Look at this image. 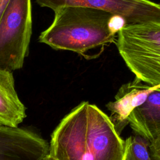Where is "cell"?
<instances>
[{"mask_svg":"<svg viewBox=\"0 0 160 160\" xmlns=\"http://www.w3.org/2000/svg\"><path fill=\"white\" fill-rule=\"evenodd\" d=\"M124 140L94 104L82 101L51 134L49 154L58 160H123Z\"/></svg>","mask_w":160,"mask_h":160,"instance_id":"obj_1","label":"cell"},{"mask_svg":"<svg viewBox=\"0 0 160 160\" xmlns=\"http://www.w3.org/2000/svg\"><path fill=\"white\" fill-rule=\"evenodd\" d=\"M51 24L39 41L56 50H67L82 56L115 41L116 16L108 11L83 6H64L55 11Z\"/></svg>","mask_w":160,"mask_h":160,"instance_id":"obj_2","label":"cell"},{"mask_svg":"<svg viewBox=\"0 0 160 160\" xmlns=\"http://www.w3.org/2000/svg\"><path fill=\"white\" fill-rule=\"evenodd\" d=\"M116 43L135 78L160 88V22L125 25L118 32Z\"/></svg>","mask_w":160,"mask_h":160,"instance_id":"obj_3","label":"cell"},{"mask_svg":"<svg viewBox=\"0 0 160 160\" xmlns=\"http://www.w3.org/2000/svg\"><path fill=\"white\" fill-rule=\"evenodd\" d=\"M31 34V0H11L0 20V70L22 68Z\"/></svg>","mask_w":160,"mask_h":160,"instance_id":"obj_4","label":"cell"},{"mask_svg":"<svg viewBox=\"0 0 160 160\" xmlns=\"http://www.w3.org/2000/svg\"><path fill=\"white\" fill-rule=\"evenodd\" d=\"M53 11L64 6L99 9L121 17L126 25L160 22V4L150 0H35Z\"/></svg>","mask_w":160,"mask_h":160,"instance_id":"obj_5","label":"cell"},{"mask_svg":"<svg viewBox=\"0 0 160 160\" xmlns=\"http://www.w3.org/2000/svg\"><path fill=\"white\" fill-rule=\"evenodd\" d=\"M49 149L47 141L31 131L0 127V160H42Z\"/></svg>","mask_w":160,"mask_h":160,"instance_id":"obj_6","label":"cell"},{"mask_svg":"<svg viewBox=\"0 0 160 160\" xmlns=\"http://www.w3.org/2000/svg\"><path fill=\"white\" fill-rule=\"evenodd\" d=\"M154 88L135 78L132 82L122 85L115 96V100L106 104L111 112L109 118L119 135L128 124V116L136 108L144 102Z\"/></svg>","mask_w":160,"mask_h":160,"instance_id":"obj_7","label":"cell"},{"mask_svg":"<svg viewBox=\"0 0 160 160\" xmlns=\"http://www.w3.org/2000/svg\"><path fill=\"white\" fill-rule=\"evenodd\" d=\"M127 122L150 144L160 138V88L152 89L144 102L130 114Z\"/></svg>","mask_w":160,"mask_h":160,"instance_id":"obj_8","label":"cell"},{"mask_svg":"<svg viewBox=\"0 0 160 160\" xmlns=\"http://www.w3.org/2000/svg\"><path fill=\"white\" fill-rule=\"evenodd\" d=\"M26 116V108L16 92L12 72L0 70V127L18 128Z\"/></svg>","mask_w":160,"mask_h":160,"instance_id":"obj_9","label":"cell"},{"mask_svg":"<svg viewBox=\"0 0 160 160\" xmlns=\"http://www.w3.org/2000/svg\"><path fill=\"white\" fill-rule=\"evenodd\" d=\"M150 143L136 134L124 140L123 160H152L148 149Z\"/></svg>","mask_w":160,"mask_h":160,"instance_id":"obj_10","label":"cell"},{"mask_svg":"<svg viewBox=\"0 0 160 160\" xmlns=\"http://www.w3.org/2000/svg\"><path fill=\"white\" fill-rule=\"evenodd\" d=\"M149 150L152 160H160V138L149 144Z\"/></svg>","mask_w":160,"mask_h":160,"instance_id":"obj_11","label":"cell"},{"mask_svg":"<svg viewBox=\"0 0 160 160\" xmlns=\"http://www.w3.org/2000/svg\"><path fill=\"white\" fill-rule=\"evenodd\" d=\"M11 0H0V20Z\"/></svg>","mask_w":160,"mask_h":160,"instance_id":"obj_12","label":"cell"},{"mask_svg":"<svg viewBox=\"0 0 160 160\" xmlns=\"http://www.w3.org/2000/svg\"><path fill=\"white\" fill-rule=\"evenodd\" d=\"M42 160H58V159H56L55 158H54L53 156L48 154Z\"/></svg>","mask_w":160,"mask_h":160,"instance_id":"obj_13","label":"cell"}]
</instances>
